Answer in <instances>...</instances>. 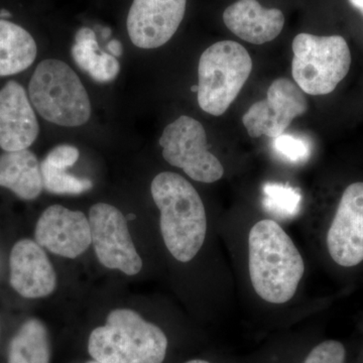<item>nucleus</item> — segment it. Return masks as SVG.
I'll use <instances>...</instances> for the list:
<instances>
[{
  "mask_svg": "<svg viewBox=\"0 0 363 363\" xmlns=\"http://www.w3.org/2000/svg\"><path fill=\"white\" fill-rule=\"evenodd\" d=\"M247 252L248 279L255 295L271 306L293 301L304 279L306 264L283 226L269 218L253 223Z\"/></svg>",
  "mask_w": 363,
  "mask_h": 363,
  "instance_id": "nucleus-1",
  "label": "nucleus"
},
{
  "mask_svg": "<svg viewBox=\"0 0 363 363\" xmlns=\"http://www.w3.org/2000/svg\"><path fill=\"white\" fill-rule=\"evenodd\" d=\"M159 208L160 227L167 250L178 262L197 257L207 236L206 210L190 182L173 172H162L150 185Z\"/></svg>",
  "mask_w": 363,
  "mask_h": 363,
  "instance_id": "nucleus-2",
  "label": "nucleus"
},
{
  "mask_svg": "<svg viewBox=\"0 0 363 363\" xmlns=\"http://www.w3.org/2000/svg\"><path fill=\"white\" fill-rule=\"evenodd\" d=\"M88 350L100 363H162L168 338L133 310L116 309L90 334Z\"/></svg>",
  "mask_w": 363,
  "mask_h": 363,
  "instance_id": "nucleus-3",
  "label": "nucleus"
},
{
  "mask_svg": "<svg viewBox=\"0 0 363 363\" xmlns=\"http://www.w3.org/2000/svg\"><path fill=\"white\" fill-rule=\"evenodd\" d=\"M30 100L45 121L77 128L90 119L89 95L68 64L56 59L40 62L28 84Z\"/></svg>",
  "mask_w": 363,
  "mask_h": 363,
  "instance_id": "nucleus-4",
  "label": "nucleus"
},
{
  "mask_svg": "<svg viewBox=\"0 0 363 363\" xmlns=\"http://www.w3.org/2000/svg\"><path fill=\"white\" fill-rule=\"evenodd\" d=\"M252 70V60L245 48L233 40L210 45L198 67V104L214 116L225 113L238 96Z\"/></svg>",
  "mask_w": 363,
  "mask_h": 363,
  "instance_id": "nucleus-5",
  "label": "nucleus"
},
{
  "mask_svg": "<svg viewBox=\"0 0 363 363\" xmlns=\"http://www.w3.org/2000/svg\"><path fill=\"white\" fill-rule=\"evenodd\" d=\"M292 48L293 78L307 94L319 96L333 92L350 72V50L341 35L298 33Z\"/></svg>",
  "mask_w": 363,
  "mask_h": 363,
  "instance_id": "nucleus-6",
  "label": "nucleus"
},
{
  "mask_svg": "<svg viewBox=\"0 0 363 363\" xmlns=\"http://www.w3.org/2000/svg\"><path fill=\"white\" fill-rule=\"evenodd\" d=\"M162 157L171 166L200 183L212 184L224 175V167L208 150L204 126L190 116H180L162 131Z\"/></svg>",
  "mask_w": 363,
  "mask_h": 363,
  "instance_id": "nucleus-7",
  "label": "nucleus"
},
{
  "mask_svg": "<svg viewBox=\"0 0 363 363\" xmlns=\"http://www.w3.org/2000/svg\"><path fill=\"white\" fill-rule=\"evenodd\" d=\"M91 240L100 264L135 276L143 269L140 257L128 230V220L121 210L106 203L90 208Z\"/></svg>",
  "mask_w": 363,
  "mask_h": 363,
  "instance_id": "nucleus-8",
  "label": "nucleus"
},
{
  "mask_svg": "<svg viewBox=\"0 0 363 363\" xmlns=\"http://www.w3.org/2000/svg\"><path fill=\"white\" fill-rule=\"evenodd\" d=\"M307 111L308 100L303 90L289 79L279 78L269 86L266 99L250 107L242 123L252 138H276L285 133L294 118Z\"/></svg>",
  "mask_w": 363,
  "mask_h": 363,
  "instance_id": "nucleus-9",
  "label": "nucleus"
},
{
  "mask_svg": "<svg viewBox=\"0 0 363 363\" xmlns=\"http://www.w3.org/2000/svg\"><path fill=\"white\" fill-rule=\"evenodd\" d=\"M329 257L338 266L357 267L363 262V182L344 190L325 236Z\"/></svg>",
  "mask_w": 363,
  "mask_h": 363,
  "instance_id": "nucleus-10",
  "label": "nucleus"
},
{
  "mask_svg": "<svg viewBox=\"0 0 363 363\" xmlns=\"http://www.w3.org/2000/svg\"><path fill=\"white\" fill-rule=\"evenodd\" d=\"M187 0H133L126 28L140 49H157L173 38L186 13Z\"/></svg>",
  "mask_w": 363,
  "mask_h": 363,
  "instance_id": "nucleus-11",
  "label": "nucleus"
},
{
  "mask_svg": "<svg viewBox=\"0 0 363 363\" xmlns=\"http://www.w3.org/2000/svg\"><path fill=\"white\" fill-rule=\"evenodd\" d=\"M35 236L40 247L68 259H76L92 243L89 219L83 212L61 205H52L43 212Z\"/></svg>",
  "mask_w": 363,
  "mask_h": 363,
  "instance_id": "nucleus-12",
  "label": "nucleus"
},
{
  "mask_svg": "<svg viewBox=\"0 0 363 363\" xmlns=\"http://www.w3.org/2000/svg\"><path fill=\"white\" fill-rule=\"evenodd\" d=\"M39 133L37 116L25 88L9 81L0 90V147L4 152L28 150Z\"/></svg>",
  "mask_w": 363,
  "mask_h": 363,
  "instance_id": "nucleus-13",
  "label": "nucleus"
},
{
  "mask_svg": "<svg viewBox=\"0 0 363 363\" xmlns=\"http://www.w3.org/2000/svg\"><path fill=\"white\" fill-rule=\"evenodd\" d=\"M9 267L11 285L21 297H47L56 290V272L45 250L35 241H18L11 250Z\"/></svg>",
  "mask_w": 363,
  "mask_h": 363,
  "instance_id": "nucleus-14",
  "label": "nucleus"
},
{
  "mask_svg": "<svg viewBox=\"0 0 363 363\" xmlns=\"http://www.w3.org/2000/svg\"><path fill=\"white\" fill-rule=\"evenodd\" d=\"M228 30L241 40L262 45L276 39L283 30L285 16L278 9H264L257 0H238L223 13Z\"/></svg>",
  "mask_w": 363,
  "mask_h": 363,
  "instance_id": "nucleus-15",
  "label": "nucleus"
},
{
  "mask_svg": "<svg viewBox=\"0 0 363 363\" xmlns=\"http://www.w3.org/2000/svg\"><path fill=\"white\" fill-rule=\"evenodd\" d=\"M0 187L23 200H33L42 193V172L38 157L28 150L6 152L0 156Z\"/></svg>",
  "mask_w": 363,
  "mask_h": 363,
  "instance_id": "nucleus-16",
  "label": "nucleus"
},
{
  "mask_svg": "<svg viewBox=\"0 0 363 363\" xmlns=\"http://www.w3.org/2000/svg\"><path fill=\"white\" fill-rule=\"evenodd\" d=\"M37 54V44L28 30L11 21L0 20V77L26 70Z\"/></svg>",
  "mask_w": 363,
  "mask_h": 363,
  "instance_id": "nucleus-17",
  "label": "nucleus"
},
{
  "mask_svg": "<svg viewBox=\"0 0 363 363\" xmlns=\"http://www.w3.org/2000/svg\"><path fill=\"white\" fill-rule=\"evenodd\" d=\"M71 52L76 65L95 82H112L118 76L119 62L116 57L101 51L91 28H82L78 30Z\"/></svg>",
  "mask_w": 363,
  "mask_h": 363,
  "instance_id": "nucleus-18",
  "label": "nucleus"
},
{
  "mask_svg": "<svg viewBox=\"0 0 363 363\" xmlns=\"http://www.w3.org/2000/svg\"><path fill=\"white\" fill-rule=\"evenodd\" d=\"M9 363H50L49 336L42 321L23 324L9 346Z\"/></svg>",
  "mask_w": 363,
  "mask_h": 363,
  "instance_id": "nucleus-19",
  "label": "nucleus"
},
{
  "mask_svg": "<svg viewBox=\"0 0 363 363\" xmlns=\"http://www.w3.org/2000/svg\"><path fill=\"white\" fill-rule=\"evenodd\" d=\"M66 169L56 168L45 161L40 162L43 186L48 192L58 195H79L92 189V182L70 175Z\"/></svg>",
  "mask_w": 363,
  "mask_h": 363,
  "instance_id": "nucleus-20",
  "label": "nucleus"
},
{
  "mask_svg": "<svg viewBox=\"0 0 363 363\" xmlns=\"http://www.w3.org/2000/svg\"><path fill=\"white\" fill-rule=\"evenodd\" d=\"M346 350L336 340H326L315 346L303 363H345Z\"/></svg>",
  "mask_w": 363,
  "mask_h": 363,
  "instance_id": "nucleus-21",
  "label": "nucleus"
},
{
  "mask_svg": "<svg viewBox=\"0 0 363 363\" xmlns=\"http://www.w3.org/2000/svg\"><path fill=\"white\" fill-rule=\"evenodd\" d=\"M266 203L269 207L292 210L297 206L300 196L297 191L279 184H267L264 187Z\"/></svg>",
  "mask_w": 363,
  "mask_h": 363,
  "instance_id": "nucleus-22",
  "label": "nucleus"
},
{
  "mask_svg": "<svg viewBox=\"0 0 363 363\" xmlns=\"http://www.w3.org/2000/svg\"><path fill=\"white\" fill-rule=\"evenodd\" d=\"M274 147L279 154L293 162L304 161L309 156V145L297 136L281 135L274 138Z\"/></svg>",
  "mask_w": 363,
  "mask_h": 363,
  "instance_id": "nucleus-23",
  "label": "nucleus"
},
{
  "mask_svg": "<svg viewBox=\"0 0 363 363\" xmlns=\"http://www.w3.org/2000/svg\"><path fill=\"white\" fill-rule=\"evenodd\" d=\"M80 152L76 147L69 145H61L55 147L47 155L44 161L52 167L61 169H68L74 166L78 161Z\"/></svg>",
  "mask_w": 363,
  "mask_h": 363,
  "instance_id": "nucleus-24",
  "label": "nucleus"
},
{
  "mask_svg": "<svg viewBox=\"0 0 363 363\" xmlns=\"http://www.w3.org/2000/svg\"><path fill=\"white\" fill-rule=\"evenodd\" d=\"M109 52H111L112 56L121 57L123 55V45L119 40H112L107 45Z\"/></svg>",
  "mask_w": 363,
  "mask_h": 363,
  "instance_id": "nucleus-25",
  "label": "nucleus"
},
{
  "mask_svg": "<svg viewBox=\"0 0 363 363\" xmlns=\"http://www.w3.org/2000/svg\"><path fill=\"white\" fill-rule=\"evenodd\" d=\"M355 9H359L363 13V0H348Z\"/></svg>",
  "mask_w": 363,
  "mask_h": 363,
  "instance_id": "nucleus-26",
  "label": "nucleus"
},
{
  "mask_svg": "<svg viewBox=\"0 0 363 363\" xmlns=\"http://www.w3.org/2000/svg\"><path fill=\"white\" fill-rule=\"evenodd\" d=\"M11 13H9V11H6V9H1V11H0V18H11Z\"/></svg>",
  "mask_w": 363,
  "mask_h": 363,
  "instance_id": "nucleus-27",
  "label": "nucleus"
},
{
  "mask_svg": "<svg viewBox=\"0 0 363 363\" xmlns=\"http://www.w3.org/2000/svg\"><path fill=\"white\" fill-rule=\"evenodd\" d=\"M111 28H104V30H102V37H104V39H107V38L111 37Z\"/></svg>",
  "mask_w": 363,
  "mask_h": 363,
  "instance_id": "nucleus-28",
  "label": "nucleus"
},
{
  "mask_svg": "<svg viewBox=\"0 0 363 363\" xmlns=\"http://www.w3.org/2000/svg\"><path fill=\"white\" fill-rule=\"evenodd\" d=\"M185 363H210V362H206V360L194 359V360H190V362H187Z\"/></svg>",
  "mask_w": 363,
  "mask_h": 363,
  "instance_id": "nucleus-29",
  "label": "nucleus"
},
{
  "mask_svg": "<svg viewBox=\"0 0 363 363\" xmlns=\"http://www.w3.org/2000/svg\"><path fill=\"white\" fill-rule=\"evenodd\" d=\"M88 363H100V362H96V360H95V362H88Z\"/></svg>",
  "mask_w": 363,
  "mask_h": 363,
  "instance_id": "nucleus-30",
  "label": "nucleus"
}]
</instances>
